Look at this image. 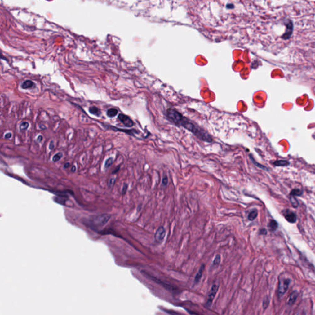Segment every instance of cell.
<instances>
[{"label":"cell","mask_w":315,"mask_h":315,"mask_svg":"<svg viewBox=\"0 0 315 315\" xmlns=\"http://www.w3.org/2000/svg\"><path fill=\"white\" fill-rule=\"evenodd\" d=\"M166 115L167 119L171 122L179 126H182L186 129L192 132L200 140L210 143L213 139L210 134L206 131L197 126L194 122L184 117L181 113L173 109H168L166 110Z\"/></svg>","instance_id":"6da1fadb"},{"label":"cell","mask_w":315,"mask_h":315,"mask_svg":"<svg viewBox=\"0 0 315 315\" xmlns=\"http://www.w3.org/2000/svg\"><path fill=\"white\" fill-rule=\"evenodd\" d=\"M111 218L109 214H102L94 217L89 222V226L92 228H98L105 225Z\"/></svg>","instance_id":"7a4b0ae2"},{"label":"cell","mask_w":315,"mask_h":315,"mask_svg":"<svg viewBox=\"0 0 315 315\" xmlns=\"http://www.w3.org/2000/svg\"><path fill=\"white\" fill-rule=\"evenodd\" d=\"M144 274L147 277H148L150 279H151L152 280H153L154 282H157L158 284H160L161 286H162L163 287H164L168 291H170V292H174V293L179 292V290L177 289H176L175 287H173V286H171L169 284H167L166 282H162L161 280L158 279L156 277H154V276H153L152 275H149V274H148L147 273H144Z\"/></svg>","instance_id":"3957f363"},{"label":"cell","mask_w":315,"mask_h":315,"mask_svg":"<svg viewBox=\"0 0 315 315\" xmlns=\"http://www.w3.org/2000/svg\"><path fill=\"white\" fill-rule=\"evenodd\" d=\"M291 282V280L288 278L281 279L279 281L278 286V295L279 297H282L287 291L289 288V284Z\"/></svg>","instance_id":"277c9868"},{"label":"cell","mask_w":315,"mask_h":315,"mask_svg":"<svg viewBox=\"0 0 315 315\" xmlns=\"http://www.w3.org/2000/svg\"><path fill=\"white\" fill-rule=\"evenodd\" d=\"M219 286L217 284H214L211 289V291H210V292L208 295V297H207V301H206V307H207V308H211L212 304V302H213V300L215 297V295L218 291V289H219Z\"/></svg>","instance_id":"5b68a950"},{"label":"cell","mask_w":315,"mask_h":315,"mask_svg":"<svg viewBox=\"0 0 315 315\" xmlns=\"http://www.w3.org/2000/svg\"><path fill=\"white\" fill-rule=\"evenodd\" d=\"M118 119L122 123L124 124L125 126L127 127H131L134 125V122H133V121L129 117L124 114H119L118 115Z\"/></svg>","instance_id":"8992f818"},{"label":"cell","mask_w":315,"mask_h":315,"mask_svg":"<svg viewBox=\"0 0 315 315\" xmlns=\"http://www.w3.org/2000/svg\"><path fill=\"white\" fill-rule=\"evenodd\" d=\"M166 236V230L163 227H159L158 228L156 233L155 235V241L157 242H161L163 241L164 237Z\"/></svg>","instance_id":"52a82bcc"},{"label":"cell","mask_w":315,"mask_h":315,"mask_svg":"<svg viewBox=\"0 0 315 315\" xmlns=\"http://www.w3.org/2000/svg\"><path fill=\"white\" fill-rule=\"evenodd\" d=\"M284 216L286 218V219L290 223L294 224L297 220V215L296 214L289 210H286L284 212Z\"/></svg>","instance_id":"ba28073f"},{"label":"cell","mask_w":315,"mask_h":315,"mask_svg":"<svg viewBox=\"0 0 315 315\" xmlns=\"http://www.w3.org/2000/svg\"><path fill=\"white\" fill-rule=\"evenodd\" d=\"M21 87H22V89H33V88H35L36 87V85H35V84L32 81L27 80V81H24L22 83Z\"/></svg>","instance_id":"9c48e42d"},{"label":"cell","mask_w":315,"mask_h":315,"mask_svg":"<svg viewBox=\"0 0 315 315\" xmlns=\"http://www.w3.org/2000/svg\"><path fill=\"white\" fill-rule=\"evenodd\" d=\"M204 268H205V265H203V264L201 265V266L200 267V268H199L198 272L197 273V275L195 276V283L197 284V283H198L200 281V280H201V279L202 277V274H203Z\"/></svg>","instance_id":"30bf717a"},{"label":"cell","mask_w":315,"mask_h":315,"mask_svg":"<svg viewBox=\"0 0 315 315\" xmlns=\"http://www.w3.org/2000/svg\"><path fill=\"white\" fill-rule=\"evenodd\" d=\"M297 297H298V292L297 291L292 292L289 297L288 304L291 305H293L295 302V301L297 299Z\"/></svg>","instance_id":"8fae6325"},{"label":"cell","mask_w":315,"mask_h":315,"mask_svg":"<svg viewBox=\"0 0 315 315\" xmlns=\"http://www.w3.org/2000/svg\"><path fill=\"white\" fill-rule=\"evenodd\" d=\"M277 227H278V224L274 220H271L268 224V227L269 230L272 232H274V231L276 230V229L277 228Z\"/></svg>","instance_id":"7c38bea8"},{"label":"cell","mask_w":315,"mask_h":315,"mask_svg":"<svg viewBox=\"0 0 315 315\" xmlns=\"http://www.w3.org/2000/svg\"><path fill=\"white\" fill-rule=\"evenodd\" d=\"M292 32V24L291 22H289V24L287 25V30L284 33V38H289L291 35Z\"/></svg>","instance_id":"4fadbf2b"},{"label":"cell","mask_w":315,"mask_h":315,"mask_svg":"<svg viewBox=\"0 0 315 315\" xmlns=\"http://www.w3.org/2000/svg\"><path fill=\"white\" fill-rule=\"evenodd\" d=\"M89 112L92 114V115H94L95 116H100V114H101V112H100V110L96 107H91L89 108Z\"/></svg>","instance_id":"5bb4252c"},{"label":"cell","mask_w":315,"mask_h":315,"mask_svg":"<svg viewBox=\"0 0 315 315\" xmlns=\"http://www.w3.org/2000/svg\"><path fill=\"white\" fill-rule=\"evenodd\" d=\"M118 114V110L115 109H110L107 112V115L110 118L115 117Z\"/></svg>","instance_id":"9a60e30c"},{"label":"cell","mask_w":315,"mask_h":315,"mask_svg":"<svg viewBox=\"0 0 315 315\" xmlns=\"http://www.w3.org/2000/svg\"><path fill=\"white\" fill-rule=\"evenodd\" d=\"M273 164L276 166H286L289 164V162L286 160H279L274 162Z\"/></svg>","instance_id":"2e32d148"},{"label":"cell","mask_w":315,"mask_h":315,"mask_svg":"<svg viewBox=\"0 0 315 315\" xmlns=\"http://www.w3.org/2000/svg\"><path fill=\"white\" fill-rule=\"evenodd\" d=\"M257 214H258V212L257 210H253L249 214V215H248V219L249 220H254L257 216Z\"/></svg>","instance_id":"e0dca14e"},{"label":"cell","mask_w":315,"mask_h":315,"mask_svg":"<svg viewBox=\"0 0 315 315\" xmlns=\"http://www.w3.org/2000/svg\"><path fill=\"white\" fill-rule=\"evenodd\" d=\"M302 193H303V192L302 190H300L299 189H294L291 192V195L292 197H295V196L300 197L302 195Z\"/></svg>","instance_id":"ac0fdd59"},{"label":"cell","mask_w":315,"mask_h":315,"mask_svg":"<svg viewBox=\"0 0 315 315\" xmlns=\"http://www.w3.org/2000/svg\"><path fill=\"white\" fill-rule=\"evenodd\" d=\"M220 260H221V257H220V255L217 254L215 256V259H214V260L213 261L212 264L214 266H218L220 264Z\"/></svg>","instance_id":"d6986e66"},{"label":"cell","mask_w":315,"mask_h":315,"mask_svg":"<svg viewBox=\"0 0 315 315\" xmlns=\"http://www.w3.org/2000/svg\"><path fill=\"white\" fill-rule=\"evenodd\" d=\"M62 156H63V154L61 152H59V153H56L52 157V161L53 162H57V161H59L62 158Z\"/></svg>","instance_id":"ffe728a7"},{"label":"cell","mask_w":315,"mask_h":315,"mask_svg":"<svg viewBox=\"0 0 315 315\" xmlns=\"http://www.w3.org/2000/svg\"><path fill=\"white\" fill-rule=\"evenodd\" d=\"M113 164V158H109V159H107L106 161H105V169H107L109 167H110Z\"/></svg>","instance_id":"44dd1931"},{"label":"cell","mask_w":315,"mask_h":315,"mask_svg":"<svg viewBox=\"0 0 315 315\" xmlns=\"http://www.w3.org/2000/svg\"><path fill=\"white\" fill-rule=\"evenodd\" d=\"M29 123L28 122H23L20 125V129L21 131L26 130L29 127Z\"/></svg>","instance_id":"7402d4cb"},{"label":"cell","mask_w":315,"mask_h":315,"mask_svg":"<svg viewBox=\"0 0 315 315\" xmlns=\"http://www.w3.org/2000/svg\"><path fill=\"white\" fill-rule=\"evenodd\" d=\"M250 158H251V159L252 160V161L253 162V163H254L255 166H257V167H259V168H262V169H267V167H265V166H262V164H260L258 163L257 162H256V161H255V159H254L252 157V156H251V155H250Z\"/></svg>","instance_id":"603a6c76"},{"label":"cell","mask_w":315,"mask_h":315,"mask_svg":"<svg viewBox=\"0 0 315 315\" xmlns=\"http://www.w3.org/2000/svg\"><path fill=\"white\" fill-rule=\"evenodd\" d=\"M270 304V300L268 297H266V298L263 301V308L264 309H266Z\"/></svg>","instance_id":"cb8c5ba5"},{"label":"cell","mask_w":315,"mask_h":315,"mask_svg":"<svg viewBox=\"0 0 315 315\" xmlns=\"http://www.w3.org/2000/svg\"><path fill=\"white\" fill-rule=\"evenodd\" d=\"M67 199H65V198L64 197H55V201L58 202V203H60L61 204H64L65 203V201H66Z\"/></svg>","instance_id":"d4e9b609"},{"label":"cell","mask_w":315,"mask_h":315,"mask_svg":"<svg viewBox=\"0 0 315 315\" xmlns=\"http://www.w3.org/2000/svg\"><path fill=\"white\" fill-rule=\"evenodd\" d=\"M163 311L166 312L167 313L169 314L170 315H184V314H182L180 313H179V312H175V311H173V310H164Z\"/></svg>","instance_id":"484cf974"},{"label":"cell","mask_w":315,"mask_h":315,"mask_svg":"<svg viewBox=\"0 0 315 315\" xmlns=\"http://www.w3.org/2000/svg\"><path fill=\"white\" fill-rule=\"evenodd\" d=\"M291 201L292 206L294 207H297L299 206V202L297 201V200L295 199V197L292 196L291 198Z\"/></svg>","instance_id":"4316f807"},{"label":"cell","mask_w":315,"mask_h":315,"mask_svg":"<svg viewBox=\"0 0 315 315\" xmlns=\"http://www.w3.org/2000/svg\"><path fill=\"white\" fill-rule=\"evenodd\" d=\"M115 181H116V179H115V178H112V179L110 180L109 182V185L110 187H113L114 186V184H115Z\"/></svg>","instance_id":"83f0119b"},{"label":"cell","mask_w":315,"mask_h":315,"mask_svg":"<svg viewBox=\"0 0 315 315\" xmlns=\"http://www.w3.org/2000/svg\"><path fill=\"white\" fill-rule=\"evenodd\" d=\"M167 183H168V179L166 176H165L163 179H162V184L163 186H166L167 185Z\"/></svg>","instance_id":"f1b7e54d"},{"label":"cell","mask_w":315,"mask_h":315,"mask_svg":"<svg viewBox=\"0 0 315 315\" xmlns=\"http://www.w3.org/2000/svg\"><path fill=\"white\" fill-rule=\"evenodd\" d=\"M127 187H128V185L127 184H124V185L123 186V187L122 189V191H121V193H122V195H124V194H125L126 193Z\"/></svg>","instance_id":"f546056e"},{"label":"cell","mask_w":315,"mask_h":315,"mask_svg":"<svg viewBox=\"0 0 315 315\" xmlns=\"http://www.w3.org/2000/svg\"><path fill=\"white\" fill-rule=\"evenodd\" d=\"M49 150H52L54 149V144L53 141H51V142L49 143Z\"/></svg>","instance_id":"4dcf8cb0"},{"label":"cell","mask_w":315,"mask_h":315,"mask_svg":"<svg viewBox=\"0 0 315 315\" xmlns=\"http://www.w3.org/2000/svg\"><path fill=\"white\" fill-rule=\"evenodd\" d=\"M11 137H12V134H11V133H10V132L7 133V134L5 135V138H6V139H10Z\"/></svg>","instance_id":"1f68e13d"},{"label":"cell","mask_w":315,"mask_h":315,"mask_svg":"<svg viewBox=\"0 0 315 315\" xmlns=\"http://www.w3.org/2000/svg\"><path fill=\"white\" fill-rule=\"evenodd\" d=\"M260 233H261L262 235H265V234H267V231L265 229L263 228V229L260 230Z\"/></svg>","instance_id":"d6a6232c"},{"label":"cell","mask_w":315,"mask_h":315,"mask_svg":"<svg viewBox=\"0 0 315 315\" xmlns=\"http://www.w3.org/2000/svg\"><path fill=\"white\" fill-rule=\"evenodd\" d=\"M42 140V135H39V136L38 137V138H37V141H38V142H41V140Z\"/></svg>","instance_id":"836d02e7"},{"label":"cell","mask_w":315,"mask_h":315,"mask_svg":"<svg viewBox=\"0 0 315 315\" xmlns=\"http://www.w3.org/2000/svg\"><path fill=\"white\" fill-rule=\"evenodd\" d=\"M119 169H120V166L117 167L115 169V171H114L112 172V174H116L117 172H118V171L119 170Z\"/></svg>","instance_id":"e575fe53"},{"label":"cell","mask_w":315,"mask_h":315,"mask_svg":"<svg viewBox=\"0 0 315 315\" xmlns=\"http://www.w3.org/2000/svg\"><path fill=\"white\" fill-rule=\"evenodd\" d=\"M70 162H66V163L64 164V167H65V168H68V167L70 166Z\"/></svg>","instance_id":"d590c367"},{"label":"cell","mask_w":315,"mask_h":315,"mask_svg":"<svg viewBox=\"0 0 315 315\" xmlns=\"http://www.w3.org/2000/svg\"><path fill=\"white\" fill-rule=\"evenodd\" d=\"M71 171H72V172H75V171H76V167H75V166H73L72 167Z\"/></svg>","instance_id":"8d00e7d4"},{"label":"cell","mask_w":315,"mask_h":315,"mask_svg":"<svg viewBox=\"0 0 315 315\" xmlns=\"http://www.w3.org/2000/svg\"><path fill=\"white\" fill-rule=\"evenodd\" d=\"M187 311H188V312H189V313H190V314H191V315H198V314H197V313H194V312H190V311H189V310H187Z\"/></svg>","instance_id":"74e56055"},{"label":"cell","mask_w":315,"mask_h":315,"mask_svg":"<svg viewBox=\"0 0 315 315\" xmlns=\"http://www.w3.org/2000/svg\"><path fill=\"white\" fill-rule=\"evenodd\" d=\"M227 7H229V8H233L234 7V6L233 4H227Z\"/></svg>","instance_id":"f35d334b"},{"label":"cell","mask_w":315,"mask_h":315,"mask_svg":"<svg viewBox=\"0 0 315 315\" xmlns=\"http://www.w3.org/2000/svg\"><path fill=\"white\" fill-rule=\"evenodd\" d=\"M297 315H306V314L304 312H300L299 314H297Z\"/></svg>","instance_id":"ab89813d"},{"label":"cell","mask_w":315,"mask_h":315,"mask_svg":"<svg viewBox=\"0 0 315 315\" xmlns=\"http://www.w3.org/2000/svg\"><path fill=\"white\" fill-rule=\"evenodd\" d=\"M40 127H41L42 129H46V127H45L44 126H43V125H40Z\"/></svg>","instance_id":"60d3db41"}]
</instances>
